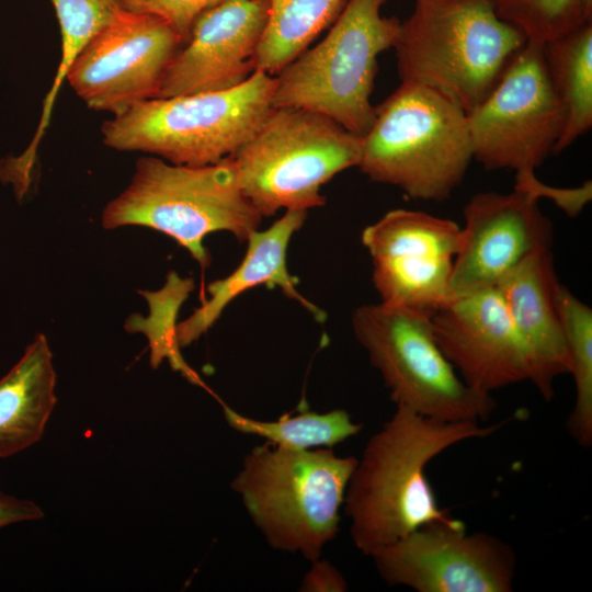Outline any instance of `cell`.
Masks as SVG:
<instances>
[{"label":"cell","mask_w":592,"mask_h":592,"mask_svg":"<svg viewBox=\"0 0 592 592\" xmlns=\"http://www.w3.org/2000/svg\"><path fill=\"white\" fill-rule=\"evenodd\" d=\"M269 0H224L194 22L169 65L157 98L227 90L255 70Z\"/></svg>","instance_id":"cell-16"},{"label":"cell","mask_w":592,"mask_h":592,"mask_svg":"<svg viewBox=\"0 0 592 592\" xmlns=\"http://www.w3.org/2000/svg\"><path fill=\"white\" fill-rule=\"evenodd\" d=\"M182 46L164 20L121 8L83 47L66 80L89 109L119 115L158 96Z\"/></svg>","instance_id":"cell-11"},{"label":"cell","mask_w":592,"mask_h":592,"mask_svg":"<svg viewBox=\"0 0 592 592\" xmlns=\"http://www.w3.org/2000/svg\"><path fill=\"white\" fill-rule=\"evenodd\" d=\"M526 42L499 18L492 0H415L394 48L401 82L425 87L468 112Z\"/></svg>","instance_id":"cell-2"},{"label":"cell","mask_w":592,"mask_h":592,"mask_svg":"<svg viewBox=\"0 0 592 592\" xmlns=\"http://www.w3.org/2000/svg\"><path fill=\"white\" fill-rule=\"evenodd\" d=\"M369 557L387 584L418 592H511L516 572L510 544L468 533L458 519L420 526Z\"/></svg>","instance_id":"cell-12"},{"label":"cell","mask_w":592,"mask_h":592,"mask_svg":"<svg viewBox=\"0 0 592 592\" xmlns=\"http://www.w3.org/2000/svg\"><path fill=\"white\" fill-rule=\"evenodd\" d=\"M262 218L238 186L227 158L193 167L147 155L136 161L127 187L103 208L101 225L107 230L140 226L160 231L205 269L210 263L203 244L206 236L227 231L247 241Z\"/></svg>","instance_id":"cell-5"},{"label":"cell","mask_w":592,"mask_h":592,"mask_svg":"<svg viewBox=\"0 0 592 592\" xmlns=\"http://www.w3.org/2000/svg\"><path fill=\"white\" fill-rule=\"evenodd\" d=\"M548 77L566 110V126L554 155L592 127V23L543 44Z\"/></svg>","instance_id":"cell-21"},{"label":"cell","mask_w":592,"mask_h":592,"mask_svg":"<svg viewBox=\"0 0 592 592\" xmlns=\"http://www.w3.org/2000/svg\"><path fill=\"white\" fill-rule=\"evenodd\" d=\"M558 282L550 247H544L527 255L494 285L524 345L528 382L547 401L555 395L557 378L569 374L570 369L555 296Z\"/></svg>","instance_id":"cell-17"},{"label":"cell","mask_w":592,"mask_h":592,"mask_svg":"<svg viewBox=\"0 0 592 592\" xmlns=\"http://www.w3.org/2000/svg\"><path fill=\"white\" fill-rule=\"evenodd\" d=\"M224 0H119L123 9L153 14L164 20L187 42L195 20L208 9Z\"/></svg>","instance_id":"cell-27"},{"label":"cell","mask_w":592,"mask_h":592,"mask_svg":"<svg viewBox=\"0 0 592 592\" xmlns=\"http://www.w3.org/2000/svg\"><path fill=\"white\" fill-rule=\"evenodd\" d=\"M348 583L342 573L329 561L318 558L311 561L304 576L299 591L303 592H344Z\"/></svg>","instance_id":"cell-29"},{"label":"cell","mask_w":592,"mask_h":592,"mask_svg":"<svg viewBox=\"0 0 592 592\" xmlns=\"http://www.w3.org/2000/svg\"><path fill=\"white\" fill-rule=\"evenodd\" d=\"M556 304L562 322L570 369L574 383V405L567 420L571 437L582 447L592 444V309L560 283Z\"/></svg>","instance_id":"cell-24"},{"label":"cell","mask_w":592,"mask_h":592,"mask_svg":"<svg viewBox=\"0 0 592 592\" xmlns=\"http://www.w3.org/2000/svg\"><path fill=\"white\" fill-rule=\"evenodd\" d=\"M57 375L46 337L36 334L0 378V458L38 442L57 402Z\"/></svg>","instance_id":"cell-19"},{"label":"cell","mask_w":592,"mask_h":592,"mask_svg":"<svg viewBox=\"0 0 592 592\" xmlns=\"http://www.w3.org/2000/svg\"><path fill=\"white\" fill-rule=\"evenodd\" d=\"M473 160L466 112L425 87L401 82L375 106L357 167L412 200L443 202Z\"/></svg>","instance_id":"cell-4"},{"label":"cell","mask_w":592,"mask_h":592,"mask_svg":"<svg viewBox=\"0 0 592 592\" xmlns=\"http://www.w3.org/2000/svg\"><path fill=\"white\" fill-rule=\"evenodd\" d=\"M348 0H269L257 70L276 76L339 16Z\"/></svg>","instance_id":"cell-22"},{"label":"cell","mask_w":592,"mask_h":592,"mask_svg":"<svg viewBox=\"0 0 592 592\" xmlns=\"http://www.w3.org/2000/svg\"><path fill=\"white\" fill-rule=\"evenodd\" d=\"M60 26L61 54L53 84L44 102L35 135L25 151L4 164L8 175L19 184H31V172L38 145L49 125L55 99L72 64L88 42L122 8L119 0H50Z\"/></svg>","instance_id":"cell-20"},{"label":"cell","mask_w":592,"mask_h":592,"mask_svg":"<svg viewBox=\"0 0 592 592\" xmlns=\"http://www.w3.org/2000/svg\"><path fill=\"white\" fill-rule=\"evenodd\" d=\"M356 463L332 448L292 451L265 442L244 456L231 488L272 548L311 562L339 532Z\"/></svg>","instance_id":"cell-3"},{"label":"cell","mask_w":592,"mask_h":592,"mask_svg":"<svg viewBox=\"0 0 592 592\" xmlns=\"http://www.w3.org/2000/svg\"><path fill=\"white\" fill-rule=\"evenodd\" d=\"M499 18L527 42L545 44L592 23V0H492Z\"/></svg>","instance_id":"cell-25"},{"label":"cell","mask_w":592,"mask_h":592,"mask_svg":"<svg viewBox=\"0 0 592 592\" xmlns=\"http://www.w3.org/2000/svg\"><path fill=\"white\" fill-rule=\"evenodd\" d=\"M466 115L474 160L489 171L535 172L554 155L567 118L548 77L543 44L526 42L491 92Z\"/></svg>","instance_id":"cell-10"},{"label":"cell","mask_w":592,"mask_h":592,"mask_svg":"<svg viewBox=\"0 0 592 592\" xmlns=\"http://www.w3.org/2000/svg\"><path fill=\"white\" fill-rule=\"evenodd\" d=\"M223 411L225 421L235 431L292 451L332 448L362 431V424L355 423L343 409L322 413L303 410L295 415L283 414L273 421L243 415L225 403Z\"/></svg>","instance_id":"cell-23"},{"label":"cell","mask_w":592,"mask_h":592,"mask_svg":"<svg viewBox=\"0 0 592 592\" xmlns=\"http://www.w3.org/2000/svg\"><path fill=\"white\" fill-rule=\"evenodd\" d=\"M384 2L348 0L325 38L275 76L272 106L323 114L363 137L375 117L378 56L400 30L401 21L382 15Z\"/></svg>","instance_id":"cell-8"},{"label":"cell","mask_w":592,"mask_h":592,"mask_svg":"<svg viewBox=\"0 0 592 592\" xmlns=\"http://www.w3.org/2000/svg\"><path fill=\"white\" fill-rule=\"evenodd\" d=\"M382 301L432 312L452 295L460 226L421 210L392 209L362 232Z\"/></svg>","instance_id":"cell-13"},{"label":"cell","mask_w":592,"mask_h":592,"mask_svg":"<svg viewBox=\"0 0 592 592\" xmlns=\"http://www.w3.org/2000/svg\"><path fill=\"white\" fill-rule=\"evenodd\" d=\"M43 516V510L35 502L0 490V528L20 522L39 520Z\"/></svg>","instance_id":"cell-30"},{"label":"cell","mask_w":592,"mask_h":592,"mask_svg":"<svg viewBox=\"0 0 592 592\" xmlns=\"http://www.w3.org/2000/svg\"><path fill=\"white\" fill-rule=\"evenodd\" d=\"M430 317L440 349L471 388L492 395L528 382L524 345L496 286L451 295Z\"/></svg>","instance_id":"cell-14"},{"label":"cell","mask_w":592,"mask_h":592,"mask_svg":"<svg viewBox=\"0 0 592 592\" xmlns=\"http://www.w3.org/2000/svg\"><path fill=\"white\" fill-rule=\"evenodd\" d=\"M352 326L396 407L446 422H480L493 412L492 395L467 385L440 349L430 312L380 301L356 308Z\"/></svg>","instance_id":"cell-9"},{"label":"cell","mask_w":592,"mask_h":592,"mask_svg":"<svg viewBox=\"0 0 592 592\" xmlns=\"http://www.w3.org/2000/svg\"><path fill=\"white\" fill-rule=\"evenodd\" d=\"M274 88V76L255 70L227 90L146 100L104 122L102 140L173 164H214L254 135L273 107Z\"/></svg>","instance_id":"cell-6"},{"label":"cell","mask_w":592,"mask_h":592,"mask_svg":"<svg viewBox=\"0 0 592 592\" xmlns=\"http://www.w3.org/2000/svg\"><path fill=\"white\" fill-rule=\"evenodd\" d=\"M506 422H446L396 407L368 440L346 487L343 509L355 547L369 557L420 526L453 521L437 503L426 465L453 445L489 436Z\"/></svg>","instance_id":"cell-1"},{"label":"cell","mask_w":592,"mask_h":592,"mask_svg":"<svg viewBox=\"0 0 592 592\" xmlns=\"http://www.w3.org/2000/svg\"><path fill=\"white\" fill-rule=\"evenodd\" d=\"M515 189L526 191L538 200L547 197L555 202L568 216L576 217L592 198V183L585 181L581 186L559 189L538 180L535 172L515 173Z\"/></svg>","instance_id":"cell-28"},{"label":"cell","mask_w":592,"mask_h":592,"mask_svg":"<svg viewBox=\"0 0 592 592\" xmlns=\"http://www.w3.org/2000/svg\"><path fill=\"white\" fill-rule=\"evenodd\" d=\"M190 289L192 288H185L173 297H170L168 284L166 288L157 293L141 292L149 303L150 318L160 321V323L134 315L126 322L125 328L128 332H141L147 335L150 346V364L153 368H157L163 360H168L172 368L180 372L189 382L209 391L198 375L182 358L175 339L174 316Z\"/></svg>","instance_id":"cell-26"},{"label":"cell","mask_w":592,"mask_h":592,"mask_svg":"<svg viewBox=\"0 0 592 592\" xmlns=\"http://www.w3.org/2000/svg\"><path fill=\"white\" fill-rule=\"evenodd\" d=\"M362 137L308 110L272 107L254 135L227 159L262 217L325 205L321 187L357 167Z\"/></svg>","instance_id":"cell-7"},{"label":"cell","mask_w":592,"mask_h":592,"mask_svg":"<svg viewBox=\"0 0 592 592\" xmlns=\"http://www.w3.org/2000/svg\"><path fill=\"white\" fill-rule=\"evenodd\" d=\"M306 217L307 210H286L270 228L257 230L248 238V249L239 266L228 276L209 283V298L175 326V339L180 349L204 334L241 293L263 284L278 286L286 297L298 301L315 319H325L326 314L298 292L295 277L287 270L289 241L303 227Z\"/></svg>","instance_id":"cell-18"},{"label":"cell","mask_w":592,"mask_h":592,"mask_svg":"<svg viewBox=\"0 0 592 592\" xmlns=\"http://www.w3.org/2000/svg\"><path fill=\"white\" fill-rule=\"evenodd\" d=\"M538 198L515 189L481 192L464 207V227L454 259L451 293L494 286L527 255L551 247L553 225Z\"/></svg>","instance_id":"cell-15"}]
</instances>
